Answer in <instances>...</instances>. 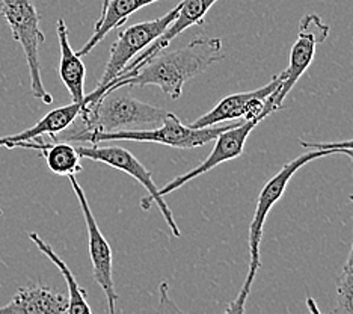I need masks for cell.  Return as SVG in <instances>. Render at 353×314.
Segmentation results:
<instances>
[{
  "mask_svg": "<svg viewBox=\"0 0 353 314\" xmlns=\"http://www.w3.org/2000/svg\"><path fill=\"white\" fill-rule=\"evenodd\" d=\"M0 216H3V210H2V208H0Z\"/></svg>",
  "mask_w": 353,
  "mask_h": 314,
  "instance_id": "cell-23",
  "label": "cell"
},
{
  "mask_svg": "<svg viewBox=\"0 0 353 314\" xmlns=\"http://www.w3.org/2000/svg\"><path fill=\"white\" fill-rule=\"evenodd\" d=\"M263 88H260V90H255V91L239 92V94H232V95L225 97V99H222L210 112H207L205 115L198 118L196 121H194V123L189 126L195 127V128H203V127H212L216 124H221V123H223V121H230V119L236 121L240 118H245L248 103H250L254 97L261 94Z\"/></svg>",
  "mask_w": 353,
  "mask_h": 314,
  "instance_id": "cell-18",
  "label": "cell"
},
{
  "mask_svg": "<svg viewBox=\"0 0 353 314\" xmlns=\"http://www.w3.org/2000/svg\"><path fill=\"white\" fill-rule=\"evenodd\" d=\"M303 148H335V150H352L353 151V139L343 142H305L299 141Z\"/></svg>",
  "mask_w": 353,
  "mask_h": 314,
  "instance_id": "cell-20",
  "label": "cell"
},
{
  "mask_svg": "<svg viewBox=\"0 0 353 314\" xmlns=\"http://www.w3.org/2000/svg\"><path fill=\"white\" fill-rule=\"evenodd\" d=\"M90 103L91 97L85 95V100L82 103L73 101L71 104H67V106L53 109L41 119L37 121L34 126L26 128V130L10 136H2V138H0V147L19 148L21 144L30 142L46 135L52 136V139L56 141V135L65 132L67 128L74 123V119L83 114Z\"/></svg>",
  "mask_w": 353,
  "mask_h": 314,
  "instance_id": "cell-12",
  "label": "cell"
},
{
  "mask_svg": "<svg viewBox=\"0 0 353 314\" xmlns=\"http://www.w3.org/2000/svg\"><path fill=\"white\" fill-rule=\"evenodd\" d=\"M180 11V3L171 10L163 17H159L150 21H142L133 26L119 30L115 43L110 47L109 59L104 68L103 76L97 86H112L114 80L121 76L124 68L138 56L143 48H147L151 43L163 34L168 26L175 20Z\"/></svg>",
  "mask_w": 353,
  "mask_h": 314,
  "instance_id": "cell-6",
  "label": "cell"
},
{
  "mask_svg": "<svg viewBox=\"0 0 353 314\" xmlns=\"http://www.w3.org/2000/svg\"><path fill=\"white\" fill-rule=\"evenodd\" d=\"M56 34L59 39L61 59L58 67V75L65 85L71 99L74 103H82L85 100V77L86 68L80 56L73 50L68 39V29L65 20L59 19L56 23Z\"/></svg>",
  "mask_w": 353,
  "mask_h": 314,
  "instance_id": "cell-14",
  "label": "cell"
},
{
  "mask_svg": "<svg viewBox=\"0 0 353 314\" xmlns=\"http://www.w3.org/2000/svg\"><path fill=\"white\" fill-rule=\"evenodd\" d=\"M0 12L11 29L12 38L21 46L25 53L32 94L44 104H52L53 97L44 88L39 66V46L46 41V37L39 29L37 6L32 3V0H0Z\"/></svg>",
  "mask_w": 353,
  "mask_h": 314,
  "instance_id": "cell-5",
  "label": "cell"
},
{
  "mask_svg": "<svg viewBox=\"0 0 353 314\" xmlns=\"http://www.w3.org/2000/svg\"><path fill=\"white\" fill-rule=\"evenodd\" d=\"M307 304H308V307H310V310H311L312 313H320V310L316 307V305H314V301H312L311 297H310V300L307 301Z\"/></svg>",
  "mask_w": 353,
  "mask_h": 314,
  "instance_id": "cell-21",
  "label": "cell"
},
{
  "mask_svg": "<svg viewBox=\"0 0 353 314\" xmlns=\"http://www.w3.org/2000/svg\"><path fill=\"white\" fill-rule=\"evenodd\" d=\"M71 188H73L76 197L79 199L80 208L85 217L86 230H88V246H90V257L92 263V275L95 283H97L104 292L108 301V310L110 314L117 311L115 304L118 301V293L114 283V266H112V249L106 237L99 227L95 216L91 210L90 203H88L85 192L82 186L77 183L76 175H68Z\"/></svg>",
  "mask_w": 353,
  "mask_h": 314,
  "instance_id": "cell-9",
  "label": "cell"
},
{
  "mask_svg": "<svg viewBox=\"0 0 353 314\" xmlns=\"http://www.w3.org/2000/svg\"><path fill=\"white\" fill-rule=\"evenodd\" d=\"M259 123H260L259 119L243 121V123H239L237 126L228 128L225 132H222L218 138L214 139L216 141L214 147L204 162L199 164L196 168L190 169L189 173L176 177V179L168 183L165 188L159 189L160 195L165 197L168 193H172L174 190L184 186L186 183L196 179V177L212 171V169L218 165L230 162V160H234L239 156H242V153L245 150V144L248 138H250V135L252 133L254 128L259 126Z\"/></svg>",
  "mask_w": 353,
  "mask_h": 314,
  "instance_id": "cell-10",
  "label": "cell"
},
{
  "mask_svg": "<svg viewBox=\"0 0 353 314\" xmlns=\"http://www.w3.org/2000/svg\"><path fill=\"white\" fill-rule=\"evenodd\" d=\"M216 2H218V0H181L180 11L176 14L175 20L168 26V29L154 43H151L147 48H143V50L128 63L121 75H124L127 71H136L141 68L151 56H154L157 52L163 50V48H168V44H170L174 38L179 37L181 32L195 26V24H201L207 12L212 10V6Z\"/></svg>",
  "mask_w": 353,
  "mask_h": 314,
  "instance_id": "cell-11",
  "label": "cell"
},
{
  "mask_svg": "<svg viewBox=\"0 0 353 314\" xmlns=\"http://www.w3.org/2000/svg\"><path fill=\"white\" fill-rule=\"evenodd\" d=\"M168 110L134 99L123 88H109L90 103L80 118L83 127L74 132H121L143 130L163 124Z\"/></svg>",
  "mask_w": 353,
  "mask_h": 314,
  "instance_id": "cell-3",
  "label": "cell"
},
{
  "mask_svg": "<svg viewBox=\"0 0 353 314\" xmlns=\"http://www.w3.org/2000/svg\"><path fill=\"white\" fill-rule=\"evenodd\" d=\"M329 30H331V28L323 23L317 14L303 15L299 24L298 38H296L290 52V63L285 70V80L274 94V99H272V110L275 112L278 109H283V103L287 99L288 92L293 90V86L298 84L303 72L311 66L316 55V47L327 38Z\"/></svg>",
  "mask_w": 353,
  "mask_h": 314,
  "instance_id": "cell-8",
  "label": "cell"
},
{
  "mask_svg": "<svg viewBox=\"0 0 353 314\" xmlns=\"http://www.w3.org/2000/svg\"><path fill=\"white\" fill-rule=\"evenodd\" d=\"M68 313V296L54 292L43 284H30L19 288L0 314H62Z\"/></svg>",
  "mask_w": 353,
  "mask_h": 314,
  "instance_id": "cell-13",
  "label": "cell"
},
{
  "mask_svg": "<svg viewBox=\"0 0 353 314\" xmlns=\"http://www.w3.org/2000/svg\"><path fill=\"white\" fill-rule=\"evenodd\" d=\"M159 0H109V5L106 11L101 15V17L95 21L94 26V34L88 39V43L77 50V56L83 58L88 53H90L92 48H95L100 41H103L104 37H106L112 29L124 24L130 15H133L136 11L142 10L151 3H156Z\"/></svg>",
  "mask_w": 353,
  "mask_h": 314,
  "instance_id": "cell-15",
  "label": "cell"
},
{
  "mask_svg": "<svg viewBox=\"0 0 353 314\" xmlns=\"http://www.w3.org/2000/svg\"><path fill=\"white\" fill-rule=\"evenodd\" d=\"M222 59H225V52L221 38H196L184 47L157 52L141 68L117 77L110 88L154 85L170 99L179 100L190 79Z\"/></svg>",
  "mask_w": 353,
  "mask_h": 314,
  "instance_id": "cell-1",
  "label": "cell"
},
{
  "mask_svg": "<svg viewBox=\"0 0 353 314\" xmlns=\"http://www.w3.org/2000/svg\"><path fill=\"white\" fill-rule=\"evenodd\" d=\"M19 148L38 150L41 153V157H44L47 168L56 175H76L82 173L83 169L80 165V155L77 148L68 141L49 144L41 136V138L21 144Z\"/></svg>",
  "mask_w": 353,
  "mask_h": 314,
  "instance_id": "cell-16",
  "label": "cell"
},
{
  "mask_svg": "<svg viewBox=\"0 0 353 314\" xmlns=\"http://www.w3.org/2000/svg\"><path fill=\"white\" fill-rule=\"evenodd\" d=\"M349 199H350V201H353V195H350V197H349Z\"/></svg>",
  "mask_w": 353,
  "mask_h": 314,
  "instance_id": "cell-24",
  "label": "cell"
},
{
  "mask_svg": "<svg viewBox=\"0 0 353 314\" xmlns=\"http://www.w3.org/2000/svg\"><path fill=\"white\" fill-rule=\"evenodd\" d=\"M346 155L353 160V151L352 150H335V148H311V151H307L305 155H301L292 162L285 164L281 171L272 177V179L264 184L261 189L259 199H256V207L252 221L250 224V236H248V245H250V269H248V275L245 278V283L242 290H240L236 300L230 304L227 308V313L232 314H240L245 311V304L248 301V296H250L252 284L255 281L256 273L260 269V246H261V239H263V230H264V222H266V217L270 213L272 208L278 203V201L283 198L284 192L287 189V184L293 179V175L299 171L302 166L310 164L311 160H316L320 157H326L331 155Z\"/></svg>",
  "mask_w": 353,
  "mask_h": 314,
  "instance_id": "cell-2",
  "label": "cell"
},
{
  "mask_svg": "<svg viewBox=\"0 0 353 314\" xmlns=\"http://www.w3.org/2000/svg\"><path fill=\"white\" fill-rule=\"evenodd\" d=\"M77 151L80 157L104 164L132 175L136 181H139L142 186L145 188L148 193V198L142 201V206L145 208H150V204L152 201H156L159 210L163 215V219L168 224V227H170L172 235L175 237H179L181 235L179 225L174 221L172 212L170 210V207H168L165 198L160 195L154 180H152L151 173L139 162L138 157L132 155L130 151L123 147H114V145H112V147H100V144H91L90 147H88V145H80Z\"/></svg>",
  "mask_w": 353,
  "mask_h": 314,
  "instance_id": "cell-7",
  "label": "cell"
},
{
  "mask_svg": "<svg viewBox=\"0 0 353 314\" xmlns=\"http://www.w3.org/2000/svg\"><path fill=\"white\" fill-rule=\"evenodd\" d=\"M239 123H232L230 126H212L195 128L190 126H184L179 117L168 112L163 124L154 128H143V130H121V132H70L65 133L67 141L76 142H90L101 144L109 141H138V142H154L163 144L172 148H196L214 141L218 136L228 130V128L237 126Z\"/></svg>",
  "mask_w": 353,
  "mask_h": 314,
  "instance_id": "cell-4",
  "label": "cell"
},
{
  "mask_svg": "<svg viewBox=\"0 0 353 314\" xmlns=\"http://www.w3.org/2000/svg\"><path fill=\"white\" fill-rule=\"evenodd\" d=\"M29 239L34 242L35 246L47 257V259L52 260V263L62 273L63 279H65V284L68 288V314H91L92 310L90 307V304H88L86 292L79 286L73 272H71V269L68 268V264L63 262L59 257V254H56L54 249L47 244L44 239L39 237V235H37V233H30Z\"/></svg>",
  "mask_w": 353,
  "mask_h": 314,
  "instance_id": "cell-17",
  "label": "cell"
},
{
  "mask_svg": "<svg viewBox=\"0 0 353 314\" xmlns=\"http://www.w3.org/2000/svg\"><path fill=\"white\" fill-rule=\"evenodd\" d=\"M335 313L353 314V278H341L336 288Z\"/></svg>",
  "mask_w": 353,
  "mask_h": 314,
  "instance_id": "cell-19",
  "label": "cell"
},
{
  "mask_svg": "<svg viewBox=\"0 0 353 314\" xmlns=\"http://www.w3.org/2000/svg\"><path fill=\"white\" fill-rule=\"evenodd\" d=\"M108 5H109V0H103V5H101V12H100V17L101 15L104 14V11H106V8H108ZM99 17V19H100Z\"/></svg>",
  "mask_w": 353,
  "mask_h": 314,
  "instance_id": "cell-22",
  "label": "cell"
}]
</instances>
